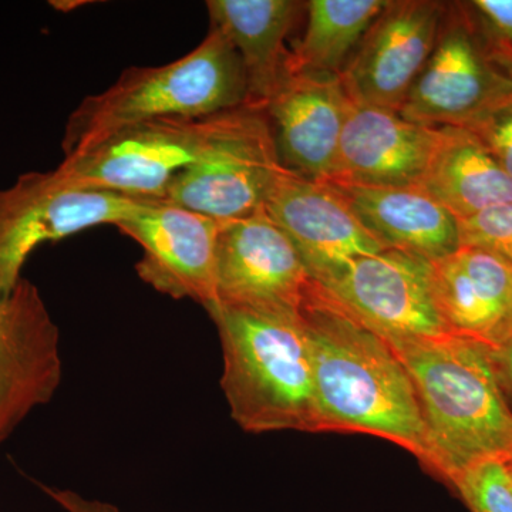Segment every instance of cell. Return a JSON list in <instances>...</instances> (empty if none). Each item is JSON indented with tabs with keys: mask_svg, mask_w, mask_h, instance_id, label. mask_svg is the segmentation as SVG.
Segmentation results:
<instances>
[{
	"mask_svg": "<svg viewBox=\"0 0 512 512\" xmlns=\"http://www.w3.org/2000/svg\"><path fill=\"white\" fill-rule=\"evenodd\" d=\"M301 316L311 342L320 433L379 437L427 468L429 443L416 390L393 346L315 282Z\"/></svg>",
	"mask_w": 512,
	"mask_h": 512,
	"instance_id": "cell-1",
	"label": "cell"
},
{
	"mask_svg": "<svg viewBox=\"0 0 512 512\" xmlns=\"http://www.w3.org/2000/svg\"><path fill=\"white\" fill-rule=\"evenodd\" d=\"M392 346L416 390L434 477L451 487L468 468L511 457L512 409L493 348L457 335Z\"/></svg>",
	"mask_w": 512,
	"mask_h": 512,
	"instance_id": "cell-2",
	"label": "cell"
},
{
	"mask_svg": "<svg viewBox=\"0 0 512 512\" xmlns=\"http://www.w3.org/2000/svg\"><path fill=\"white\" fill-rule=\"evenodd\" d=\"M205 311L220 338L221 389L239 429L320 433L311 342L302 316L221 303Z\"/></svg>",
	"mask_w": 512,
	"mask_h": 512,
	"instance_id": "cell-3",
	"label": "cell"
},
{
	"mask_svg": "<svg viewBox=\"0 0 512 512\" xmlns=\"http://www.w3.org/2000/svg\"><path fill=\"white\" fill-rule=\"evenodd\" d=\"M245 104L247 74L241 57L220 30L211 28L181 59L163 66L130 67L109 89L83 99L64 127V157L136 124L202 119Z\"/></svg>",
	"mask_w": 512,
	"mask_h": 512,
	"instance_id": "cell-4",
	"label": "cell"
},
{
	"mask_svg": "<svg viewBox=\"0 0 512 512\" xmlns=\"http://www.w3.org/2000/svg\"><path fill=\"white\" fill-rule=\"evenodd\" d=\"M284 168L266 109L245 104L222 113L204 153L175 175L164 201L220 222L241 220L264 210Z\"/></svg>",
	"mask_w": 512,
	"mask_h": 512,
	"instance_id": "cell-5",
	"label": "cell"
},
{
	"mask_svg": "<svg viewBox=\"0 0 512 512\" xmlns=\"http://www.w3.org/2000/svg\"><path fill=\"white\" fill-rule=\"evenodd\" d=\"M151 201L76 187L57 167L19 175L0 190V293L19 284L37 248L99 225L116 227Z\"/></svg>",
	"mask_w": 512,
	"mask_h": 512,
	"instance_id": "cell-6",
	"label": "cell"
},
{
	"mask_svg": "<svg viewBox=\"0 0 512 512\" xmlns=\"http://www.w3.org/2000/svg\"><path fill=\"white\" fill-rule=\"evenodd\" d=\"M221 116L175 117L123 128L89 150L64 157L57 168L86 190L164 200L175 175L204 153Z\"/></svg>",
	"mask_w": 512,
	"mask_h": 512,
	"instance_id": "cell-7",
	"label": "cell"
},
{
	"mask_svg": "<svg viewBox=\"0 0 512 512\" xmlns=\"http://www.w3.org/2000/svg\"><path fill=\"white\" fill-rule=\"evenodd\" d=\"M511 94L512 84L491 62L466 2L447 3L436 46L399 114L427 127H466Z\"/></svg>",
	"mask_w": 512,
	"mask_h": 512,
	"instance_id": "cell-8",
	"label": "cell"
},
{
	"mask_svg": "<svg viewBox=\"0 0 512 512\" xmlns=\"http://www.w3.org/2000/svg\"><path fill=\"white\" fill-rule=\"evenodd\" d=\"M319 286L390 345L453 335L437 308L431 262L420 256L384 249Z\"/></svg>",
	"mask_w": 512,
	"mask_h": 512,
	"instance_id": "cell-9",
	"label": "cell"
},
{
	"mask_svg": "<svg viewBox=\"0 0 512 512\" xmlns=\"http://www.w3.org/2000/svg\"><path fill=\"white\" fill-rule=\"evenodd\" d=\"M312 282L298 249L265 210L222 224L214 303L301 315Z\"/></svg>",
	"mask_w": 512,
	"mask_h": 512,
	"instance_id": "cell-10",
	"label": "cell"
},
{
	"mask_svg": "<svg viewBox=\"0 0 512 512\" xmlns=\"http://www.w3.org/2000/svg\"><path fill=\"white\" fill-rule=\"evenodd\" d=\"M447 3L390 0L339 74L359 106L400 109L436 46Z\"/></svg>",
	"mask_w": 512,
	"mask_h": 512,
	"instance_id": "cell-11",
	"label": "cell"
},
{
	"mask_svg": "<svg viewBox=\"0 0 512 512\" xmlns=\"http://www.w3.org/2000/svg\"><path fill=\"white\" fill-rule=\"evenodd\" d=\"M63 379L60 330L39 288L22 278L0 293V448Z\"/></svg>",
	"mask_w": 512,
	"mask_h": 512,
	"instance_id": "cell-12",
	"label": "cell"
},
{
	"mask_svg": "<svg viewBox=\"0 0 512 512\" xmlns=\"http://www.w3.org/2000/svg\"><path fill=\"white\" fill-rule=\"evenodd\" d=\"M222 224L156 200L116 227L143 249L136 272L144 284L177 301L190 299L205 309L217 301V248Z\"/></svg>",
	"mask_w": 512,
	"mask_h": 512,
	"instance_id": "cell-13",
	"label": "cell"
},
{
	"mask_svg": "<svg viewBox=\"0 0 512 512\" xmlns=\"http://www.w3.org/2000/svg\"><path fill=\"white\" fill-rule=\"evenodd\" d=\"M264 210L291 239L318 285L338 278L356 259L384 251L329 184L288 168L276 178Z\"/></svg>",
	"mask_w": 512,
	"mask_h": 512,
	"instance_id": "cell-14",
	"label": "cell"
},
{
	"mask_svg": "<svg viewBox=\"0 0 512 512\" xmlns=\"http://www.w3.org/2000/svg\"><path fill=\"white\" fill-rule=\"evenodd\" d=\"M350 104L336 74H286L265 107L282 165L308 180H332Z\"/></svg>",
	"mask_w": 512,
	"mask_h": 512,
	"instance_id": "cell-15",
	"label": "cell"
},
{
	"mask_svg": "<svg viewBox=\"0 0 512 512\" xmlns=\"http://www.w3.org/2000/svg\"><path fill=\"white\" fill-rule=\"evenodd\" d=\"M439 137L427 127L379 107L352 101L328 183L367 187H421Z\"/></svg>",
	"mask_w": 512,
	"mask_h": 512,
	"instance_id": "cell-16",
	"label": "cell"
},
{
	"mask_svg": "<svg viewBox=\"0 0 512 512\" xmlns=\"http://www.w3.org/2000/svg\"><path fill=\"white\" fill-rule=\"evenodd\" d=\"M434 296L453 335L498 348L512 336V262L460 247L431 262Z\"/></svg>",
	"mask_w": 512,
	"mask_h": 512,
	"instance_id": "cell-17",
	"label": "cell"
},
{
	"mask_svg": "<svg viewBox=\"0 0 512 512\" xmlns=\"http://www.w3.org/2000/svg\"><path fill=\"white\" fill-rule=\"evenodd\" d=\"M326 184L384 249L434 262L460 248L456 217L421 187Z\"/></svg>",
	"mask_w": 512,
	"mask_h": 512,
	"instance_id": "cell-18",
	"label": "cell"
},
{
	"mask_svg": "<svg viewBox=\"0 0 512 512\" xmlns=\"http://www.w3.org/2000/svg\"><path fill=\"white\" fill-rule=\"evenodd\" d=\"M211 28L237 50L247 74L248 104L266 107L286 76V39L305 2L295 0H208Z\"/></svg>",
	"mask_w": 512,
	"mask_h": 512,
	"instance_id": "cell-19",
	"label": "cell"
},
{
	"mask_svg": "<svg viewBox=\"0 0 512 512\" xmlns=\"http://www.w3.org/2000/svg\"><path fill=\"white\" fill-rule=\"evenodd\" d=\"M421 188L456 220L512 202V178L463 127H439Z\"/></svg>",
	"mask_w": 512,
	"mask_h": 512,
	"instance_id": "cell-20",
	"label": "cell"
},
{
	"mask_svg": "<svg viewBox=\"0 0 512 512\" xmlns=\"http://www.w3.org/2000/svg\"><path fill=\"white\" fill-rule=\"evenodd\" d=\"M390 0H311L308 25L289 52L286 74L339 76L373 22Z\"/></svg>",
	"mask_w": 512,
	"mask_h": 512,
	"instance_id": "cell-21",
	"label": "cell"
},
{
	"mask_svg": "<svg viewBox=\"0 0 512 512\" xmlns=\"http://www.w3.org/2000/svg\"><path fill=\"white\" fill-rule=\"evenodd\" d=\"M471 512H512V487L503 460L468 468L451 485Z\"/></svg>",
	"mask_w": 512,
	"mask_h": 512,
	"instance_id": "cell-22",
	"label": "cell"
},
{
	"mask_svg": "<svg viewBox=\"0 0 512 512\" xmlns=\"http://www.w3.org/2000/svg\"><path fill=\"white\" fill-rule=\"evenodd\" d=\"M460 247L483 249L512 262V202L457 220Z\"/></svg>",
	"mask_w": 512,
	"mask_h": 512,
	"instance_id": "cell-23",
	"label": "cell"
},
{
	"mask_svg": "<svg viewBox=\"0 0 512 512\" xmlns=\"http://www.w3.org/2000/svg\"><path fill=\"white\" fill-rule=\"evenodd\" d=\"M468 131L512 178V94L488 107L467 124Z\"/></svg>",
	"mask_w": 512,
	"mask_h": 512,
	"instance_id": "cell-24",
	"label": "cell"
},
{
	"mask_svg": "<svg viewBox=\"0 0 512 512\" xmlns=\"http://www.w3.org/2000/svg\"><path fill=\"white\" fill-rule=\"evenodd\" d=\"M466 5L487 50L512 55V0H473Z\"/></svg>",
	"mask_w": 512,
	"mask_h": 512,
	"instance_id": "cell-25",
	"label": "cell"
},
{
	"mask_svg": "<svg viewBox=\"0 0 512 512\" xmlns=\"http://www.w3.org/2000/svg\"><path fill=\"white\" fill-rule=\"evenodd\" d=\"M37 485L50 500L55 501L66 512H123L116 504L83 497L82 494L69 488L50 487L40 483Z\"/></svg>",
	"mask_w": 512,
	"mask_h": 512,
	"instance_id": "cell-26",
	"label": "cell"
},
{
	"mask_svg": "<svg viewBox=\"0 0 512 512\" xmlns=\"http://www.w3.org/2000/svg\"><path fill=\"white\" fill-rule=\"evenodd\" d=\"M491 356L498 383L512 409V336L503 345L491 349Z\"/></svg>",
	"mask_w": 512,
	"mask_h": 512,
	"instance_id": "cell-27",
	"label": "cell"
},
{
	"mask_svg": "<svg viewBox=\"0 0 512 512\" xmlns=\"http://www.w3.org/2000/svg\"><path fill=\"white\" fill-rule=\"evenodd\" d=\"M488 56H490L491 62L494 66L500 70L501 73L507 77L508 82L512 84V55L511 53L503 52H490L487 50Z\"/></svg>",
	"mask_w": 512,
	"mask_h": 512,
	"instance_id": "cell-28",
	"label": "cell"
},
{
	"mask_svg": "<svg viewBox=\"0 0 512 512\" xmlns=\"http://www.w3.org/2000/svg\"><path fill=\"white\" fill-rule=\"evenodd\" d=\"M504 464L505 468H507L508 478H510L512 487V458H510V460L504 461Z\"/></svg>",
	"mask_w": 512,
	"mask_h": 512,
	"instance_id": "cell-29",
	"label": "cell"
},
{
	"mask_svg": "<svg viewBox=\"0 0 512 512\" xmlns=\"http://www.w3.org/2000/svg\"><path fill=\"white\" fill-rule=\"evenodd\" d=\"M510 458H512V454H511V457H510ZM510 458H508V460H510Z\"/></svg>",
	"mask_w": 512,
	"mask_h": 512,
	"instance_id": "cell-30",
	"label": "cell"
}]
</instances>
